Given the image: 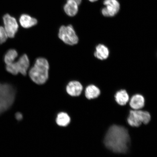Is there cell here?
Returning a JSON list of instances; mask_svg holds the SVG:
<instances>
[{
  "label": "cell",
  "mask_w": 157,
  "mask_h": 157,
  "mask_svg": "<svg viewBox=\"0 0 157 157\" xmlns=\"http://www.w3.org/2000/svg\"><path fill=\"white\" fill-rule=\"evenodd\" d=\"M94 56L98 59H106L109 56V51L107 46L103 44H99L96 47Z\"/></svg>",
  "instance_id": "8fae6325"
},
{
  "label": "cell",
  "mask_w": 157,
  "mask_h": 157,
  "mask_svg": "<svg viewBox=\"0 0 157 157\" xmlns=\"http://www.w3.org/2000/svg\"><path fill=\"white\" fill-rule=\"evenodd\" d=\"M130 137L125 127L120 125H112L105 135L104 143L107 148L117 153H125L129 148Z\"/></svg>",
  "instance_id": "6da1fadb"
},
{
  "label": "cell",
  "mask_w": 157,
  "mask_h": 157,
  "mask_svg": "<svg viewBox=\"0 0 157 157\" xmlns=\"http://www.w3.org/2000/svg\"><path fill=\"white\" fill-rule=\"evenodd\" d=\"M78 5L73 0H67L64 6L66 14L70 17H74L78 13Z\"/></svg>",
  "instance_id": "7c38bea8"
},
{
  "label": "cell",
  "mask_w": 157,
  "mask_h": 157,
  "mask_svg": "<svg viewBox=\"0 0 157 157\" xmlns=\"http://www.w3.org/2000/svg\"><path fill=\"white\" fill-rule=\"evenodd\" d=\"M18 56V53L14 49H11L8 50L5 55L4 60L6 64H9L14 62L15 59Z\"/></svg>",
  "instance_id": "e0dca14e"
},
{
  "label": "cell",
  "mask_w": 157,
  "mask_h": 157,
  "mask_svg": "<svg viewBox=\"0 0 157 157\" xmlns=\"http://www.w3.org/2000/svg\"><path fill=\"white\" fill-rule=\"evenodd\" d=\"M101 94V91L99 88L95 85L91 84L86 88L85 95L88 99H95L99 97Z\"/></svg>",
  "instance_id": "5bb4252c"
},
{
  "label": "cell",
  "mask_w": 157,
  "mask_h": 157,
  "mask_svg": "<svg viewBox=\"0 0 157 157\" xmlns=\"http://www.w3.org/2000/svg\"><path fill=\"white\" fill-rule=\"evenodd\" d=\"M49 67V63L46 59L42 57L37 58L34 66L29 71V77L37 84H44L48 79Z\"/></svg>",
  "instance_id": "7a4b0ae2"
},
{
  "label": "cell",
  "mask_w": 157,
  "mask_h": 157,
  "mask_svg": "<svg viewBox=\"0 0 157 157\" xmlns=\"http://www.w3.org/2000/svg\"><path fill=\"white\" fill-rule=\"evenodd\" d=\"M151 119V115L148 112L140 110H133L129 112L127 121L131 126L138 127L142 123L147 124L150 122Z\"/></svg>",
  "instance_id": "5b68a950"
},
{
  "label": "cell",
  "mask_w": 157,
  "mask_h": 157,
  "mask_svg": "<svg viewBox=\"0 0 157 157\" xmlns=\"http://www.w3.org/2000/svg\"><path fill=\"white\" fill-rule=\"evenodd\" d=\"M70 117L67 113L61 112L59 113L56 118V121L59 126L66 127L70 122Z\"/></svg>",
  "instance_id": "2e32d148"
},
{
  "label": "cell",
  "mask_w": 157,
  "mask_h": 157,
  "mask_svg": "<svg viewBox=\"0 0 157 157\" xmlns=\"http://www.w3.org/2000/svg\"><path fill=\"white\" fill-rule=\"evenodd\" d=\"M15 117L17 121H20L21 119H23V115L20 113H17L15 114Z\"/></svg>",
  "instance_id": "d6986e66"
},
{
  "label": "cell",
  "mask_w": 157,
  "mask_h": 157,
  "mask_svg": "<svg viewBox=\"0 0 157 157\" xmlns=\"http://www.w3.org/2000/svg\"><path fill=\"white\" fill-rule=\"evenodd\" d=\"M29 66V60L26 54H23L16 62L7 64L6 70L13 75H17L19 73L25 76L27 73Z\"/></svg>",
  "instance_id": "277c9868"
},
{
  "label": "cell",
  "mask_w": 157,
  "mask_h": 157,
  "mask_svg": "<svg viewBox=\"0 0 157 157\" xmlns=\"http://www.w3.org/2000/svg\"><path fill=\"white\" fill-rule=\"evenodd\" d=\"M19 21L21 26L25 29H29L37 25L38 21L36 19L26 14L21 15Z\"/></svg>",
  "instance_id": "30bf717a"
},
{
  "label": "cell",
  "mask_w": 157,
  "mask_h": 157,
  "mask_svg": "<svg viewBox=\"0 0 157 157\" xmlns=\"http://www.w3.org/2000/svg\"><path fill=\"white\" fill-rule=\"evenodd\" d=\"M5 30L8 37L10 38H14L18 29V25L15 17L9 14H6L3 17Z\"/></svg>",
  "instance_id": "52a82bcc"
},
{
  "label": "cell",
  "mask_w": 157,
  "mask_h": 157,
  "mask_svg": "<svg viewBox=\"0 0 157 157\" xmlns=\"http://www.w3.org/2000/svg\"><path fill=\"white\" fill-rule=\"evenodd\" d=\"M117 102L121 105H124L128 102L129 96L126 90H121L118 91L115 95Z\"/></svg>",
  "instance_id": "9a60e30c"
},
{
  "label": "cell",
  "mask_w": 157,
  "mask_h": 157,
  "mask_svg": "<svg viewBox=\"0 0 157 157\" xmlns=\"http://www.w3.org/2000/svg\"><path fill=\"white\" fill-rule=\"evenodd\" d=\"M73 1H75L78 5L81 4L82 1V0H73Z\"/></svg>",
  "instance_id": "ffe728a7"
},
{
  "label": "cell",
  "mask_w": 157,
  "mask_h": 157,
  "mask_svg": "<svg viewBox=\"0 0 157 157\" xmlns=\"http://www.w3.org/2000/svg\"><path fill=\"white\" fill-rule=\"evenodd\" d=\"M58 36L65 44L71 46L77 44L78 42V37L71 25L61 26L59 29Z\"/></svg>",
  "instance_id": "8992f818"
},
{
  "label": "cell",
  "mask_w": 157,
  "mask_h": 157,
  "mask_svg": "<svg viewBox=\"0 0 157 157\" xmlns=\"http://www.w3.org/2000/svg\"><path fill=\"white\" fill-rule=\"evenodd\" d=\"M103 3L106 6L101 11L104 16L113 17L118 12L120 4L117 0H105Z\"/></svg>",
  "instance_id": "ba28073f"
},
{
  "label": "cell",
  "mask_w": 157,
  "mask_h": 157,
  "mask_svg": "<svg viewBox=\"0 0 157 157\" xmlns=\"http://www.w3.org/2000/svg\"><path fill=\"white\" fill-rule=\"evenodd\" d=\"M89 1L90 2H93L97 1H98V0H89Z\"/></svg>",
  "instance_id": "44dd1931"
},
{
  "label": "cell",
  "mask_w": 157,
  "mask_h": 157,
  "mask_svg": "<svg viewBox=\"0 0 157 157\" xmlns=\"http://www.w3.org/2000/svg\"><path fill=\"white\" fill-rule=\"evenodd\" d=\"M8 36L4 27L0 26V44H2L6 41Z\"/></svg>",
  "instance_id": "ac0fdd59"
},
{
  "label": "cell",
  "mask_w": 157,
  "mask_h": 157,
  "mask_svg": "<svg viewBox=\"0 0 157 157\" xmlns=\"http://www.w3.org/2000/svg\"><path fill=\"white\" fill-rule=\"evenodd\" d=\"M16 90L8 83H0V114L9 110L14 103Z\"/></svg>",
  "instance_id": "3957f363"
},
{
  "label": "cell",
  "mask_w": 157,
  "mask_h": 157,
  "mask_svg": "<svg viewBox=\"0 0 157 157\" xmlns=\"http://www.w3.org/2000/svg\"><path fill=\"white\" fill-rule=\"evenodd\" d=\"M83 87L80 82L76 81H71L66 87L67 93L72 97H78L81 94Z\"/></svg>",
  "instance_id": "9c48e42d"
},
{
  "label": "cell",
  "mask_w": 157,
  "mask_h": 157,
  "mask_svg": "<svg viewBox=\"0 0 157 157\" xmlns=\"http://www.w3.org/2000/svg\"><path fill=\"white\" fill-rule=\"evenodd\" d=\"M144 105V98L140 94H137L133 95L129 102V105L134 110L142 109Z\"/></svg>",
  "instance_id": "4fadbf2b"
}]
</instances>
